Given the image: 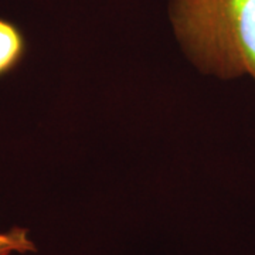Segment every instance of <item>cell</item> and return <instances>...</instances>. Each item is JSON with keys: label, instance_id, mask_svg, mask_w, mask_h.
I'll return each mask as SVG.
<instances>
[{"label": "cell", "instance_id": "cell-3", "mask_svg": "<svg viewBox=\"0 0 255 255\" xmlns=\"http://www.w3.org/2000/svg\"><path fill=\"white\" fill-rule=\"evenodd\" d=\"M36 247L27 237V230L14 227L7 233H0V255H10L11 253H28Z\"/></svg>", "mask_w": 255, "mask_h": 255}, {"label": "cell", "instance_id": "cell-1", "mask_svg": "<svg viewBox=\"0 0 255 255\" xmlns=\"http://www.w3.org/2000/svg\"><path fill=\"white\" fill-rule=\"evenodd\" d=\"M173 23L201 70L255 80V0H176Z\"/></svg>", "mask_w": 255, "mask_h": 255}, {"label": "cell", "instance_id": "cell-2", "mask_svg": "<svg viewBox=\"0 0 255 255\" xmlns=\"http://www.w3.org/2000/svg\"><path fill=\"white\" fill-rule=\"evenodd\" d=\"M26 54L23 33L11 21L0 18V77L17 67Z\"/></svg>", "mask_w": 255, "mask_h": 255}]
</instances>
